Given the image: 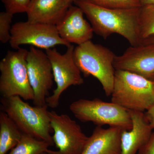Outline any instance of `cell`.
Wrapping results in <instances>:
<instances>
[{
  "mask_svg": "<svg viewBox=\"0 0 154 154\" xmlns=\"http://www.w3.org/2000/svg\"><path fill=\"white\" fill-rule=\"evenodd\" d=\"M142 6L154 5V0H139Z\"/></svg>",
  "mask_w": 154,
  "mask_h": 154,
  "instance_id": "cb8c5ba5",
  "label": "cell"
},
{
  "mask_svg": "<svg viewBox=\"0 0 154 154\" xmlns=\"http://www.w3.org/2000/svg\"><path fill=\"white\" fill-rule=\"evenodd\" d=\"M1 103L2 111L8 114L23 133L47 142L51 146L54 145L51 135L53 130L48 105L33 107L18 96L2 98Z\"/></svg>",
  "mask_w": 154,
  "mask_h": 154,
  "instance_id": "7a4b0ae2",
  "label": "cell"
},
{
  "mask_svg": "<svg viewBox=\"0 0 154 154\" xmlns=\"http://www.w3.org/2000/svg\"><path fill=\"white\" fill-rule=\"evenodd\" d=\"M116 55L113 51L91 40L75 48L74 58L85 77L93 76L99 80L107 96L113 91Z\"/></svg>",
  "mask_w": 154,
  "mask_h": 154,
  "instance_id": "277c9868",
  "label": "cell"
},
{
  "mask_svg": "<svg viewBox=\"0 0 154 154\" xmlns=\"http://www.w3.org/2000/svg\"><path fill=\"white\" fill-rule=\"evenodd\" d=\"M41 154H48L47 152H44V153H42Z\"/></svg>",
  "mask_w": 154,
  "mask_h": 154,
  "instance_id": "4316f807",
  "label": "cell"
},
{
  "mask_svg": "<svg viewBox=\"0 0 154 154\" xmlns=\"http://www.w3.org/2000/svg\"><path fill=\"white\" fill-rule=\"evenodd\" d=\"M122 129L118 127L97 126L88 140L82 154H121Z\"/></svg>",
  "mask_w": 154,
  "mask_h": 154,
  "instance_id": "9a60e30c",
  "label": "cell"
},
{
  "mask_svg": "<svg viewBox=\"0 0 154 154\" xmlns=\"http://www.w3.org/2000/svg\"><path fill=\"white\" fill-rule=\"evenodd\" d=\"M70 1L71 2H76L77 0H70Z\"/></svg>",
  "mask_w": 154,
  "mask_h": 154,
  "instance_id": "484cf974",
  "label": "cell"
},
{
  "mask_svg": "<svg viewBox=\"0 0 154 154\" xmlns=\"http://www.w3.org/2000/svg\"><path fill=\"white\" fill-rule=\"evenodd\" d=\"M149 43H154V36L144 39L142 41L141 44H149Z\"/></svg>",
  "mask_w": 154,
  "mask_h": 154,
  "instance_id": "d4e9b609",
  "label": "cell"
},
{
  "mask_svg": "<svg viewBox=\"0 0 154 154\" xmlns=\"http://www.w3.org/2000/svg\"><path fill=\"white\" fill-rule=\"evenodd\" d=\"M32 0H2L6 12L14 15L27 13Z\"/></svg>",
  "mask_w": 154,
  "mask_h": 154,
  "instance_id": "44dd1931",
  "label": "cell"
},
{
  "mask_svg": "<svg viewBox=\"0 0 154 154\" xmlns=\"http://www.w3.org/2000/svg\"><path fill=\"white\" fill-rule=\"evenodd\" d=\"M28 51H9L0 62V94L2 98L18 96L25 100L34 99L27 66Z\"/></svg>",
  "mask_w": 154,
  "mask_h": 154,
  "instance_id": "5b68a950",
  "label": "cell"
},
{
  "mask_svg": "<svg viewBox=\"0 0 154 154\" xmlns=\"http://www.w3.org/2000/svg\"><path fill=\"white\" fill-rule=\"evenodd\" d=\"M140 30L142 41L154 36V5L140 8Z\"/></svg>",
  "mask_w": 154,
  "mask_h": 154,
  "instance_id": "ac0fdd59",
  "label": "cell"
},
{
  "mask_svg": "<svg viewBox=\"0 0 154 154\" xmlns=\"http://www.w3.org/2000/svg\"><path fill=\"white\" fill-rule=\"evenodd\" d=\"M145 114L152 128L154 129V105L147 110Z\"/></svg>",
  "mask_w": 154,
  "mask_h": 154,
  "instance_id": "603a6c76",
  "label": "cell"
},
{
  "mask_svg": "<svg viewBox=\"0 0 154 154\" xmlns=\"http://www.w3.org/2000/svg\"><path fill=\"white\" fill-rule=\"evenodd\" d=\"M23 133L4 111L0 112V154H6L21 140Z\"/></svg>",
  "mask_w": 154,
  "mask_h": 154,
  "instance_id": "2e32d148",
  "label": "cell"
},
{
  "mask_svg": "<svg viewBox=\"0 0 154 154\" xmlns=\"http://www.w3.org/2000/svg\"><path fill=\"white\" fill-rule=\"evenodd\" d=\"M50 144L26 134H22L19 143L8 154H41L47 152Z\"/></svg>",
  "mask_w": 154,
  "mask_h": 154,
  "instance_id": "e0dca14e",
  "label": "cell"
},
{
  "mask_svg": "<svg viewBox=\"0 0 154 154\" xmlns=\"http://www.w3.org/2000/svg\"><path fill=\"white\" fill-rule=\"evenodd\" d=\"M70 0H32L26 14L27 21L56 25L72 5Z\"/></svg>",
  "mask_w": 154,
  "mask_h": 154,
  "instance_id": "5bb4252c",
  "label": "cell"
},
{
  "mask_svg": "<svg viewBox=\"0 0 154 154\" xmlns=\"http://www.w3.org/2000/svg\"><path fill=\"white\" fill-rule=\"evenodd\" d=\"M74 3L86 15L97 35L106 39L111 34L116 33L126 38L131 46L141 44L140 30L141 7L107 8L97 5L90 0H77Z\"/></svg>",
  "mask_w": 154,
  "mask_h": 154,
  "instance_id": "6da1fadb",
  "label": "cell"
},
{
  "mask_svg": "<svg viewBox=\"0 0 154 154\" xmlns=\"http://www.w3.org/2000/svg\"><path fill=\"white\" fill-rule=\"evenodd\" d=\"M11 35L9 43L16 50L24 45L45 50L57 45L67 47L71 45L61 38L55 25L28 21L15 23L12 26Z\"/></svg>",
  "mask_w": 154,
  "mask_h": 154,
  "instance_id": "ba28073f",
  "label": "cell"
},
{
  "mask_svg": "<svg viewBox=\"0 0 154 154\" xmlns=\"http://www.w3.org/2000/svg\"><path fill=\"white\" fill-rule=\"evenodd\" d=\"M27 66L30 86L34 93V105H48L46 99L53 85L52 65L46 53L34 46L28 51Z\"/></svg>",
  "mask_w": 154,
  "mask_h": 154,
  "instance_id": "30bf717a",
  "label": "cell"
},
{
  "mask_svg": "<svg viewBox=\"0 0 154 154\" xmlns=\"http://www.w3.org/2000/svg\"><path fill=\"white\" fill-rule=\"evenodd\" d=\"M154 82L131 72L115 70L111 102L130 111H147L154 105Z\"/></svg>",
  "mask_w": 154,
  "mask_h": 154,
  "instance_id": "3957f363",
  "label": "cell"
},
{
  "mask_svg": "<svg viewBox=\"0 0 154 154\" xmlns=\"http://www.w3.org/2000/svg\"></svg>",
  "mask_w": 154,
  "mask_h": 154,
  "instance_id": "83f0119b",
  "label": "cell"
},
{
  "mask_svg": "<svg viewBox=\"0 0 154 154\" xmlns=\"http://www.w3.org/2000/svg\"><path fill=\"white\" fill-rule=\"evenodd\" d=\"M137 154H154V131L148 142L138 151Z\"/></svg>",
  "mask_w": 154,
  "mask_h": 154,
  "instance_id": "7402d4cb",
  "label": "cell"
},
{
  "mask_svg": "<svg viewBox=\"0 0 154 154\" xmlns=\"http://www.w3.org/2000/svg\"><path fill=\"white\" fill-rule=\"evenodd\" d=\"M115 70L131 72L154 82V43L131 46L120 56L116 55Z\"/></svg>",
  "mask_w": 154,
  "mask_h": 154,
  "instance_id": "8fae6325",
  "label": "cell"
},
{
  "mask_svg": "<svg viewBox=\"0 0 154 154\" xmlns=\"http://www.w3.org/2000/svg\"><path fill=\"white\" fill-rule=\"evenodd\" d=\"M54 135L53 140L58 150L48 149V154H82L88 137L76 122L66 114L49 112Z\"/></svg>",
  "mask_w": 154,
  "mask_h": 154,
  "instance_id": "9c48e42d",
  "label": "cell"
},
{
  "mask_svg": "<svg viewBox=\"0 0 154 154\" xmlns=\"http://www.w3.org/2000/svg\"><path fill=\"white\" fill-rule=\"evenodd\" d=\"M67 48L63 54L60 53L55 48L46 50L45 53L51 62L54 81L56 84V88L52 95L46 99L48 106L51 108L58 107L61 96L69 87L81 85L84 83L82 72L74 58V46L71 44Z\"/></svg>",
  "mask_w": 154,
  "mask_h": 154,
  "instance_id": "52a82bcc",
  "label": "cell"
},
{
  "mask_svg": "<svg viewBox=\"0 0 154 154\" xmlns=\"http://www.w3.org/2000/svg\"><path fill=\"white\" fill-rule=\"evenodd\" d=\"M92 2L103 8L111 9H131L140 8L139 0H90Z\"/></svg>",
  "mask_w": 154,
  "mask_h": 154,
  "instance_id": "d6986e66",
  "label": "cell"
},
{
  "mask_svg": "<svg viewBox=\"0 0 154 154\" xmlns=\"http://www.w3.org/2000/svg\"><path fill=\"white\" fill-rule=\"evenodd\" d=\"M14 15L5 12L0 13V41L3 44L10 42L11 38V26Z\"/></svg>",
  "mask_w": 154,
  "mask_h": 154,
  "instance_id": "ffe728a7",
  "label": "cell"
},
{
  "mask_svg": "<svg viewBox=\"0 0 154 154\" xmlns=\"http://www.w3.org/2000/svg\"><path fill=\"white\" fill-rule=\"evenodd\" d=\"M70 110L83 122H91L97 126L108 125L129 131L132 123L129 110L113 102L99 99H80L71 103Z\"/></svg>",
  "mask_w": 154,
  "mask_h": 154,
  "instance_id": "8992f818",
  "label": "cell"
},
{
  "mask_svg": "<svg viewBox=\"0 0 154 154\" xmlns=\"http://www.w3.org/2000/svg\"><path fill=\"white\" fill-rule=\"evenodd\" d=\"M132 127L129 131L122 130L121 154H136L148 142L152 133L145 114L140 111H130Z\"/></svg>",
  "mask_w": 154,
  "mask_h": 154,
  "instance_id": "4fadbf2b",
  "label": "cell"
},
{
  "mask_svg": "<svg viewBox=\"0 0 154 154\" xmlns=\"http://www.w3.org/2000/svg\"><path fill=\"white\" fill-rule=\"evenodd\" d=\"M84 14L78 6L72 5L64 17L56 25L61 38L69 44L80 45L93 38L94 30L84 19Z\"/></svg>",
  "mask_w": 154,
  "mask_h": 154,
  "instance_id": "7c38bea8",
  "label": "cell"
}]
</instances>
